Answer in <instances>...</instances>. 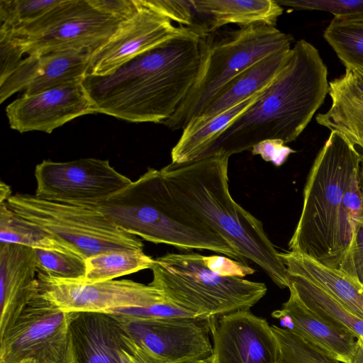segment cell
I'll list each match as a JSON object with an SVG mask.
<instances>
[{"mask_svg":"<svg viewBox=\"0 0 363 363\" xmlns=\"http://www.w3.org/2000/svg\"><path fill=\"white\" fill-rule=\"evenodd\" d=\"M288 289L313 313L337 330L363 338V319L350 312L324 289L297 274L287 273Z\"/></svg>","mask_w":363,"mask_h":363,"instance_id":"25","label":"cell"},{"mask_svg":"<svg viewBox=\"0 0 363 363\" xmlns=\"http://www.w3.org/2000/svg\"><path fill=\"white\" fill-rule=\"evenodd\" d=\"M207 267L214 273L223 277H241L252 274L255 269L246 264L220 255L203 256Z\"/></svg>","mask_w":363,"mask_h":363,"instance_id":"38","label":"cell"},{"mask_svg":"<svg viewBox=\"0 0 363 363\" xmlns=\"http://www.w3.org/2000/svg\"><path fill=\"white\" fill-rule=\"evenodd\" d=\"M95 208L128 233L156 244L183 250H206L246 264L220 234L177 201L160 170L149 168L136 181Z\"/></svg>","mask_w":363,"mask_h":363,"instance_id":"4","label":"cell"},{"mask_svg":"<svg viewBox=\"0 0 363 363\" xmlns=\"http://www.w3.org/2000/svg\"><path fill=\"white\" fill-rule=\"evenodd\" d=\"M155 260L143 250H124L97 254L85 259L86 274L81 281L96 283L112 280L143 269H151Z\"/></svg>","mask_w":363,"mask_h":363,"instance_id":"28","label":"cell"},{"mask_svg":"<svg viewBox=\"0 0 363 363\" xmlns=\"http://www.w3.org/2000/svg\"><path fill=\"white\" fill-rule=\"evenodd\" d=\"M271 327L278 346L277 363H342L302 337L275 325Z\"/></svg>","mask_w":363,"mask_h":363,"instance_id":"30","label":"cell"},{"mask_svg":"<svg viewBox=\"0 0 363 363\" xmlns=\"http://www.w3.org/2000/svg\"><path fill=\"white\" fill-rule=\"evenodd\" d=\"M350 363H363V338L356 340V348Z\"/></svg>","mask_w":363,"mask_h":363,"instance_id":"42","label":"cell"},{"mask_svg":"<svg viewBox=\"0 0 363 363\" xmlns=\"http://www.w3.org/2000/svg\"><path fill=\"white\" fill-rule=\"evenodd\" d=\"M37 273L34 249L0 243V335L38 294Z\"/></svg>","mask_w":363,"mask_h":363,"instance_id":"18","label":"cell"},{"mask_svg":"<svg viewBox=\"0 0 363 363\" xmlns=\"http://www.w3.org/2000/svg\"><path fill=\"white\" fill-rule=\"evenodd\" d=\"M202 36L194 30L167 40L82 85L96 113L133 123L162 124L188 95L201 62Z\"/></svg>","mask_w":363,"mask_h":363,"instance_id":"1","label":"cell"},{"mask_svg":"<svg viewBox=\"0 0 363 363\" xmlns=\"http://www.w3.org/2000/svg\"><path fill=\"white\" fill-rule=\"evenodd\" d=\"M21 46L6 33L0 31V82L7 79L22 63Z\"/></svg>","mask_w":363,"mask_h":363,"instance_id":"37","label":"cell"},{"mask_svg":"<svg viewBox=\"0 0 363 363\" xmlns=\"http://www.w3.org/2000/svg\"><path fill=\"white\" fill-rule=\"evenodd\" d=\"M362 159L344 136L330 133L310 170L301 213L289 242V252L338 269L336 235L342 202Z\"/></svg>","mask_w":363,"mask_h":363,"instance_id":"5","label":"cell"},{"mask_svg":"<svg viewBox=\"0 0 363 363\" xmlns=\"http://www.w3.org/2000/svg\"><path fill=\"white\" fill-rule=\"evenodd\" d=\"M91 52L67 50L28 55L18 68L0 82V103L16 92L33 94L82 81L89 69Z\"/></svg>","mask_w":363,"mask_h":363,"instance_id":"17","label":"cell"},{"mask_svg":"<svg viewBox=\"0 0 363 363\" xmlns=\"http://www.w3.org/2000/svg\"><path fill=\"white\" fill-rule=\"evenodd\" d=\"M264 91L211 118L191 121L172 150L171 162L181 164L195 160L202 147L245 111Z\"/></svg>","mask_w":363,"mask_h":363,"instance_id":"26","label":"cell"},{"mask_svg":"<svg viewBox=\"0 0 363 363\" xmlns=\"http://www.w3.org/2000/svg\"><path fill=\"white\" fill-rule=\"evenodd\" d=\"M350 71L352 73L357 86H358L362 95L363 96V72L357 69H353Z\"/></svg>","mask_w":363,"mask_h":363,"instance_id":"44","label":"cell"},{"mask_svg":"<svg viewBox=\"0 0 363 363\" xmlns=\"http://www.w3.org/2000/svg\"><path fill=\"white\" fill-rule=\"evenodd\" d=\"M0 243L18 244L33 249L57 251L84 258L74 246L57 239L0 203ZM85 259V258H84Z\"/></svg>","mask_w":363,"mask_h":363,"instance_id":"27","label":"cell"},{"mask_svg":"<svg viewBox=\"0 0 363 363\" xmlns=\"http://www.w3.org/2000/svg\"><path fill=\"white\" fill-rule=\"evenodd\" d=\"M291 50V48L273 52L238 74L193 121L211 118L265 89L285 66Z\"/></svg>","mask_w":363,"mask_h":363,"instance_id":"21","label":"cell"},{"mask_svg":"<svg viewBox=\"0 0 363 363\" xmlns=\"http://www.w3.org/2000/svg\"><path fill=\"white\" fill-rule=\"evenodd\" d=\"M323 37L347 69L363 72V16L334 18Z\"/></svg>","mask_w":363,"mask_h":363,"instance_id":"29","label":"cell"},{"mask_svg":"<svg viewBox=\"0 0 363 363\" xmlns=\"http://www.w3.org/2000/svg\"><path fill=\"white\" fill-rule=\"evenodd\" d=\"M359 177L360 186H361V189H362V194H363V157H362L361 163H360Z\"/></svg>","mask_w":363,"mask_h":363,"instance_id":"45","label":"cell"},{"mask_svg":"<svg viewBox=\"0 0 363 363\" xmlns=\"http://www.w3.org/2000/svg\"><path fill=\"white\" fill-rule=\"evenodd\" d=\"M62 0H0V30H11L38 19Z\"/></svg>","mask_w":363,"mask_h":363,"instance_id":"31","label":"cell"},{"mask_svg":"<svg viewBox=\"0 0 363 363\" xmlns=\"http://www.w3.org/2000/svg\"><path fill=\"white\" fill-rule=\"evenodd\" d=\"M293 37L274 26L257 23L202 38L201 62L195 83L174 115L162 125L183 130L230 80L267 55L290 48Z\"/></svg>","mask_w":363,"mask_h":363,"instance_id":"6","label":"cell"},{"mask_svg":"<svg viewBox=\"0 0 363 363\" xmlns=\"http://www.w3.org/2000/svg\"><path fill=\"white\" fill-rule=\"evenodd\" d=\"M67 312L38 294L0 335V363H77Z\"/></svg>","mask_w":363,"mask_h":363,"instance_id":"10","label":"cell"},{"mask_svg":"<svg viewBox=\"0 0 363 363\" xmlns=\"http://www.w3.org/2000/svg\"><path fill=\"white\" fill-rule=\"evenodd\" d=\"M36 257L38 272L50 277L82 280L86 274L85 259L74 255L34 249Z\"/></svg>","mask_w":363,"mask_h":363,"instance_id":"32","label":"cell"},{"mask_svg":"<svg viewBox=\"0 0 363 363\" xmlns=\"http://www.w3.org/2000/svg\"><path fill=\"white\" fill-rule=\"evenodd\" d=\"M338 269L363 286V218L353 228L349 247Z\"/></svg>","mask_w":363,"mask_h":363,"instance_id":"35","label":"cell"},{"mask_svg":"<svg viewBox=\"0 0 363 363\" xmlns=\"http://www.w3.org/2000/svg\"><path fill=\"white\" fill-rule=\"evenodd\" d=\"M122 21L101 12L88 0H62L34 21L13 29L12 34L4 32L28 55L67 50L91 53L107 42Z\"/></svg>","mask_w":363,"mask_h":363,"instance_id":"9","label":"cell"},{"mask_svg":"<svg viewBox=\"0 0 363 363\" xmlns=\"http://www.w3.org/2000/svg\"><path fill=\"white\" fill-rule=\"evenodd\" d=\"M289 298L282 308L272 313L281 328L312 342L340 362L350 363L357 339L332 327L308 309L293 290L289 289Z\"/></svg>","mask_w":363,"mask_h":363,"instance_id":"20","label":"cell"},{"mask_svg":"<svg viewBox=\"0 0 363 363\" xmlns=\"http://www.w3.org/2000/svg\"><path fill=\"white\" fill-rule=\"evenodd\" d=\"M39 199L77 206L100 203L132 183L108 160L82 158L69 162L43 160L35 169Z\"/></svg>","mask_w":363,"mask_h":363,"instance_id":"11","label":"cell"},{"mask_svg":"<svg viewBox=\"0 0 363 363\" xmlns=\"http://www.w3.org/2000/svg\"><path fill=\"white\" fill-rule=\"evenodd\" d=\"M212 363H277L278 346L266 319L238 311L208 319Z\"/></svg>","mask_w":363,"mask_h":363,"instance_id":"15","label":"cell"},{"mask_svg":"<svg viewBox=\"0 0 363 363\" xmlns=\"http://www.w3.org/2000/svg\"><path fill=\"white\" fill-rule=\"evenodd\" d=\"M12 196L11 187L3 182L0 184V203L6 202Z\"/></svg>","mask_w":363,"mask_h":363,"instance_id":"43","label":"cell"},{"mask_svg":"<svg viewBox=\"0 0 363 363\" xmlns=\"http://www.w3.org/2000/svg\"><path fill=\"white\" fill-rule=\"evenodd\" d=\"M138 2L135 13L123 21L107 42L91 53L88 74L107 75L136 56L194 30L173 25L169 18Z\"/></svg>","mask_w":363,"mask_h":363,"instance_id":"14","label":"cell"},{"mask_svg":"<svg viewBox=\"0 0 363 363\" xmlns=\"http://www.w3.org/2000/svg\"><path fill=\"white\" fill-rule=\"evenodd\" d=\"M110 314H115L126 318H138L169 317H191L201 318L193 313L178 306L169 300L147 307L117 309L112 311Z\"/></svg>","mask_w":363,"mask_h":363,"instance_id":"36","label":"cell"},{"mask_svg":"<svg viewBox=\"0 0 363 363\" xmlns=\"http://www.w3.org/2000/svg\"><path fill=\"white\" fill-rule=\"evenodd\" d=\"M329 91L328 69L318 50L297 41L284 68L258 99L201 150L196 160L232 155L267 140L294 141Z\"/></svg>","mask_w":363,"mask_h":363,"instance_id":"2","label":"cell"},{"mask_svg":"<svg viewBox=\"0 0 363 363\" xmlns=\"http://www.w3.org/2000/svg\"><path fill=\"white\" fill-rule=\"evenodd\" d=\"M151 269L150 286L202 319L249 311L267 291L262 282L213 272L196 253H167L155 259Z\"/></svg>","mask_w":363,"mask_h":363,"instance_id":"7","label":"cell"},{"mask_svg":"<svg viewBox=\"0 0 363 363\" xmlns=\"http://www.w3.org/2000/svg\"><path fill=\"white\" fill-rule=\"evenodd\" d=\"M330 109L319 113L316 122L344 136L363 149V96L350 70L329 82Z\"/></svg>","mask_w":363,"mask_h":363,"instance_id":"23","label":"cell"},{"mask_svg":"<svg viewBox=\"0 0 363 363\" xmlns=\"http://www.w3.org/2000/svg\"><path fill=\"white\" fill-rule=\"evenodd\" d=\"M16 214L74 246L84 258L111 251L143 250V242L91 207L16 194L6 201Z\"/></svg>","mask_w":363,"mask_h":363,"instance_id":"8","label":"cell"},{"mask_svg":"<svg viewBox=\"0 0 363 363\" xmlns=\"http://www.w3.org/2000/svg\"><path fill=\"white\" fill-rule=\"evenodd\" d=\"M226 155H213L160 169L177 201L223 237L245 260L259 266L281 289L288 288L286 267L262 223L239 205L228 186Z\"/></svg>","mask_w":363,"mask_h":363,"instance_id":"3","label":"cell"},{"mask_svg":"<svg viewBox=\"0 0 363 363\" xmlns=\"http://www.w3.org/2000/svg\"><path fill=\"white\" fill-rule=\"evenodd\" d=\"M191 4L206 35L227 24L275 26L284 11L275 0H191Z\"/></svg>","mask_w":363,"mask_h":363,"instance_id":"22","label":"cell"},{"mask_svg":"<svg viewBox=\"0 0 363 363\" xmlns=\"http://www.w3.org/2000/svg\"><path fill=\"white\" fill-rule=\"evenodd\" d=\"M287 273L300 275L318 285L342 306L363 319V286L337 269L292 252H279Z\"/></svg>","mask_w":363,"mask_h":363,"instance_id":"24","label":"cell"},{"mask_svg":"<svg viewBox=\"0 0 363 363\" xmlns=\"http://www.w3.org/2000/svg\"><path fill=\"white\" fill-rule=\"evenodd\" d=\"M188 363H212V361H211V358L210 356L205 359H201L193 361V362H188Z\"/></svg>","mask_w":363,"mask_h":363,"instance_id":"46","label":"cell"},{"mask_svg":"<svg viewBox=\"0 0 363 363\" xmlns=\"http://www.w3.org/2000/svg\"><path fill=\"white\" fill-rule=\"evenodd\" d=\"M120 354L123 363H162L136 344L125 332Z\"/></svg>","mask_w":363,"mask_h":363,"instance_id":"41","label":"cell"},{"mask_svg":"<svg viewBox=\"0 0 363 363\" xmlns=\"http://www.w3.org/2000/svg\"><path fill=\"white\" fill-rule=\"evenodd\" d=\"M144 6L165 16L179 26L190 28L204 37L201 23L193 8L191 0H139Z\"/></svg>","mask_w":363,"mask_h":363,"instance_id":"33","label":"cell"},{"mask_svg":"<svg viewBox=\"0 0 363 363\" xmlns=\"http://www.w3.org/2000/svg\"><path fill=\"white\" fill-rule=\"evenodd\" d=\"M251 152L254 155H260L264 161L279 167L286 162L289 155L296 151L281 140H267L255 145Z\"/></svg>","mask_w":363,"mask_h":363,"instance_id":"39","label":"cell"},{"mask_svg":"<svg viewBox=\"0 0 363 363\" xmlns=\"http://www.w3.org/2000/svg\"><path fill=\"white\" fill-rule=\"evenodd\" d=\"M70 330L77 363H123L125 332L112 314L74 313Z\"/></svg>","mask_w":363,"mask_h":363,"instance_id":"19","label":"cell"},{"mask_svg":"<svg viewBox=\"0 0 363 363\" xmlns=\"http://www.w3.org/2000/svg\"><path fill=\"white\" fill-rule=\"evenodd\" d=\"M39 294L71 313H104L127 308L147 307L169 301L157 288L132 280L86 283L61 279L38 272Z\"/></svg>","mask_w":363,"mask_h":363,"instance_id":"12","label":"cell"},{"mask_svg":"<svg viewBox=\"0 0 363 363\" xmlns=\"http://www.w3.org/2000/svg\"><path fill=\"white\" fill-rule=\"evenodd\" d=\"M10 128L26 133L55 129L84 115L96 113L82 81L48 89L35 94H23L6 108Z\"/></svg>","mask_w":363,"mask_h":363,"instance_id":"16","label":"cell"},{"mask_svg":"<svg viewBox=\"0 0 363 363\" xmlns=\"http://www.w3.org/2000/svg\"><path fill=\"white\" fill-rule=\"evenodd\" d=\"M101 12L120 21L133 16L139 8L138 0H88Z\"/></svg>","mask_w":363,"mask_h":363,"instance_id":"40","label":"cell"},{"mask_svg":"<svg viewBox=\"0 0 363 363\" xmlns=\"http://www.w3.org/2000/svg\"><path fill=\"white\" fill-rule=\"evenodd\" d=\"M112 315L136 344L162 363H188L212 354L208 319L138 318Z\"/></svg>","mask_w":363,"mask_h":363,"instance_id":"13","label":"cell"},{"mask_svg":"<svg viewBox=\"0 0 363 363\" xmlns=\"http://www.w3.org/2000/svg\"><path fill=\"white\" fill-rule=\"evenodd\" d=\"M281 6L296 10L327 11L334 18H350L363 16V0H275Z\"/></svg>","mask_w":363,"mask_h":363,"instance_id":"34","label":"cell"}]
</instances>
